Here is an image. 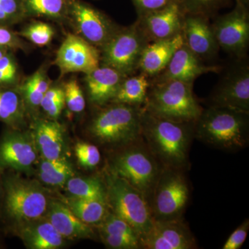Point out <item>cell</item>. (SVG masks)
<instances>
[{"label":"cell","instance_id":"cell-1","mask_svg":"<svg viewBox=\"0 0 249 249\" xmlns=\"http://www.w3.org/2000/svg\"><path fill=\"white\" fill-rule=\"evenodd\" d=\"M142 129L144 142L162 166L186 168L195 138V123L159 117L142 108Z\"/></svg>","mask_w":249,"mask_h":249},{"label":"cell","instance_id":"cell-2","mask_svg":"<svg viewBox=\"0 0 249 249\" xmlns=\"http://www.w3.org/2000/svg\"><path fill=\"white\" fill-rule=\"evenodd\" d=\"M195 138L219 150H242L249 142V112L215 106L203 109L195 123Z\"/></svg>","mask_w":249,"mask_h":249},{"label":"cell","instance_id":"cell-3","mask_svg":"<svg viewBox=\"0 0 249 249\" xmlns=\"http://www.w3.org/2000/svg\"><path fill=\"white\" fill-rule=\"evenodd\" d=\"M193 84L178 80L155 82L149 88L142 108L159 117L196 123L203 109L195 97Z\"/></svg>","mask_w":249,"mask_h":249},{"label":"cell","instance_id":"cell-4","mask_svg":"<svg viewBox=\"0 0 249 249\" xmlns=\"http://www.w3.org/2000/svg\"><path fill=\"white\" fill-rule=\"evenodd\" d=\"M142 106L112 103L91 121L89 132L103 145L124 147L142 137Z\"/></svg>","mask_w":249,"mask_h":249},{"label":"cell","instance_id":"cell-5","mask_svg":"<svg viewBox=\"0 0 249 249\" xmlns=\"http://www.w3.org/2000/svg\"><path fill=\"white\" fill-rule=\"evenodd\" d=\"M111 157L109 171L139 190L149 204L161 170V164L150 151L142 137L124 145Z\"/></svg>","mask_w":249,"mask_h":249},{"label":"cell","instance_id":"cell-6","mask_svg":"<svg viewBox=\"0 0 249 249\" xmlns=\"http://www.w3.org/2000/svg\"><path fill=\"white\" fill-rule=\"evenodd\" d=\"M103 181L108 209L129 224L141 241L150 230L154 222L146 198L127 181L109 171Z\"/></svg>","mask_w":249,"mask_h":249},{"label":"cell","instance_id":"cell-7","mask_svg":"<svg viewBox=\"0 0 249 249\" xmlns=\"http://www.w3.org/2000/svg\"><path fill=\"white\" fill-rule=\"evenodd\" d=\"M2 209L9 220L18 224L29 223L43 217L49 201L38 183L15 176L2 178Z\"/></svg>","mask_w":249,"mask_h":249},{"label":"cell","instance_id":"cell-8","mask_svg":"<svg viewBox=\"0 0 249 249\" xmlns=\"http://www.w3.org/2000/svg\"><path fill=\"white\" fill-rule=\"evenodd\" d=\"M150 42L137 22L120 28L100 50L101 65L132 76L139 70L142 52Z\"/></svg>","mask_w":249,"mask_h":249},{"label":"cell","instance_id":"cell-9","mask_svg":"<svg viewBox=\"0 0 249 249\" xmlns=\"http://www.w3.org/2000/svg\"><path fill=\"white\" fill-rule=\"evenodd\" d=\"M182 170L165 166L160 170L150 201L154 220L183 217L190 189Z\"/></svg>","mask_w":249,"mask_h":249},{"label":"cell","instance_id":"cell-10","mask_svg":"<svg viewBox=\"0 0 249 249\" xmlns=\"http://www.w3.org/2000/svg\"><path fill=\"white\" fill-rule=\"evenodd\" d=\"M66 22L74 34L99 51L120 29L104 13L83 0H67Z\"/></svg>","mask_w":249,"mask_h":249},{"label":"cell","instance_id":"cell-11","mask_svg":"<svg viewBox=\"0 0 249 249\" xmlns=\"http://www.w3.org/2000/svg\"><path fill=\"white\" fill-rule=\"evenodd\" d=\"M248 8L236 3L232 11L218 18L212 24L219 47L237 56L244 55L249 47Z\"/></svg>","mask_w":249,"mask_h":249},{"label":"cell","instance_id":"cell-12","mask_svg":"<svg viewBox=\"0 0 249 249\" xmlns=\"http://www.w3.org/2000/svg\"><path fill=\"white\" fill-rule=\"evenodd\" d=\"M53 64L61 76L70 73H89L101 65L100 51L74 34H67L57 51Z\"/></svg>","mask_w":249,"mask_h":249},{"label":"cell","instance_id":"cell-13","mask_svg":"<svg viewBox=\"0 0 249 249\" xmlns=\"http://www.w3.org/2000/svg\"><path fill=\"white\" fill-rule=\"evenodd\" d=\"M142 249H193L196 241L182 218L171 220H154L151 229L141 240Z\"/></svg>","mask_w":249,"mask_h":249},{"label":"cell","instance_id":"cell-14","mask_svg":"<svg viewBox=\"0 0 249 249\" xmlns=\"http://www.w3.org/2000/svg\"><path fill=\"white\" fill-rule=\"evenodd\" d=\"M211 106L249 112L248 65H238L228 72L211 95Z\"/></svg>","mask_w":249,"mask_h":249},{"label":"cell","instance_id":"cell-15","mask_svg":"<svg viewBox=\"0 0 249 249\" xmlns=\"http://www.w3.org/2000/svg\"><path fill=\"white\" fill-rule=\"evenodd\" d=\"M185 14L178 1H174L163 9L139 15L137 22L151 42L181 33Z\"/></svg>","mask_w":249,"mask_h":249},{"label":"cell","instance_id":"cell-16","mask_svg":"<svg viewBox=\"0 0 249 249\" xmlns=\"http://www.w3.org/2000/svg\"><path fill=\"white\" fill-rule=\"evenodd\" d=\"M181 34L185 45L201 60L217 55L219 47L206 15L185 14Z\"/></svg>","mask_w":249,"mask_h":249},{"label":"cell","instance_id":"cell-17","mask_svg":"<svg viewBox=\"0 0 249 249\" xmlns=\"http://www.w3.org/2000/svg\"><path fill=\"white\" fill-rule=\"evenodd\" d=\"M37 160L34 144L24 134L8 132L0 140V171L28 170Z\"/></svg>","mask_w":249,"mask_h":249},{"label":"cell","instance_id":"cell-18","mask_svg":"<svg viewBox=\"0 0 249 249\" xmlns=\"http://www.w3.org/2000/svg\"><path fill=\"white\" fill-rule=\"evenodd\" d=\"M218 68L204 65L202 60L183 43L176 51L166 67L157 76L155 82L178 80L193 83L198 77L209 72H215Z\"/></svg>","mask_w":249,"mask_h":249},{"label":"cell","instance_id":"cell-19","mask_svg":"<svg viewBox=\"0 0 249 249\" xmlns=\"http://www.w3.org/2000/svg\"><path fill=\"white\" fill-rule=\"evenodd\" d=\"M125 77L114 69L103 65L85 74V85L90 102L97 106L111 103Z\"/></svg>","mask_w":249,"mask_h":249},{"label":"cell","instance_id":"cell-20","mask_svg":"<svg viewBox=\"0 0 249 249\" xmlns=\"http://www.w3.org/2000/svg\"><path fill=\"white\" fill-rule=\"evenodd\" d=\"M183 43L181 33L169 38L150 42L142 52L139 70L147 76H158Z\"/></svg>","mask_w":249,"mask_h":249},{"label":"cell","instance_id":"cell-21","mask_svg":"<svg viewBox=\"0 0 249 249\" xmlns=\"http://www.w3.org/2000/svg\"><path fill=\"white\" fill-rule=\"evenodd\" d=\"M46 213L47 220L64 238H91L94 235L91 226L82 222L64 202L49 201Z\"/></svg>","mask_w":249,"mask_h":249},{"label":"cell","instance_id":"cell-22","mask_svg":"<svg viewBox=\"0 0 249 249\" xmlns=\"http://www.w3.org/2000/svg\"><path fill=\"white\" fill-rule=\"evenodd\" d=\"M34 133L37 148L45 160L61 158L64 147V129L56 120H39L36 123Z\"/></svg>","mask_w":249,"mask_h":249},{"label":"cell","instance_id":"cell-23","mask_svg":"<svg viewBox=\"0 0 249 249\" xmlns=\"http://www.w3.org/2000/svg\"><path fill=\"white\" fill-rule=\"evenodd\" d=\"M20 229L19 235L28 248L31 249H57L64 245L63 237L46 220L33 221Z\"/></svg>","mask_w":249,"mask_h":249},{"label":"cell","instance_id":"cell-24","mask_svg":"<svg viewBox=\"0 0 249 249\" xmlns=\"http://www.w3.org/2000/svg\"><path fill=\"white\" fill-rule=\"evenodd\" d=\"M25 111V103L17 87L0 86V121L16 128L24 122Z\"/></svg>","mask_w":249,"mask_h":249},{"label":"cell","instance_id":"cell-25","mask_svg":"<svg viewBox=\"0 0 249 249\" xmlns=\"http://www.w3.org/2000/svg\"><path fill=\"white\" fill-rule=\"evenodd\" d=\"M52 83L47 73V65H42L16 87L22 95L25 106L36 109L40 107L44 96Z\"/></svg>","mask_w":249,"mask_h":249},{"label":"cell","instance_id":"cell-26","mask_svg":"<svg viewBox=\"0 0 249 249\" xmlns=\"http://www.w3.org/2000/svg\"><path fill=\"white\" fill-rule=\"evenodd\" d=\"M147 78L148 76L142 73L137 76L125 77L111 103L143 106L150 86Z\"/></svg>","mask_w":249,"mask_h":249},{"label":"cell","instance_id":"cell-27","mask_svg":"<svg viewBox=\"0 0 249 249\" xmlns=\"http://www.w3.org/2000/svg\"><path fill=\"white\" fill-rule=\"evenodd\" d=\"M63 202L78 219L90 226H97L109 211L104 199H80L70 196Z\"/></svg>","mask_w":249,"mask_h":249},{"label":"cell","instance_id":"cell-28","mask_svg":"<svg viewBox=\"0 0 249 249\" xmlns=\"http://www.w3.org/2000/svg\"><path fill=\"white\" fill-rule=\"evenodd\" d=\"M27 17L66 22L67 0H24Z\"/></svg>","mask_w":249,"mask_h":249},{"label":"cell","instance_id":"cell-29","mask_svg":"<svg viewBox=\"0 0 249 249\" xmlns=\"http://www.w3.org/2000/svg\"><path fill=\"white\" fill-rule=\"evenodd\" d=\"M39 178L42 182L51 186H62L73 177L71 165L63 157L57 160H45L39 168Z\"/></svg>","mask_w":249,"mask_h":249},{"label":"cell","instance_id":"cell-30","mask_svg":"<svg viewBox=\"0 0 249 249\" xmlns=\"http://www.w3.org/2000/svg\"><path fill=\"white\" fill-rule=\"evenodd\" d=\"M65 185L72 197L106 200V187L101 178L72 177Z\"/></svg>","mask_w":249,"mask_h":249},{"label":"cell","instance_id":"cell-31","mask_svg":"<svg viewBox=\"0 0 249 249\" xmlns=\"http://www.w3.org/2000/svg\"><path fill=\"white\" fill-rule=\"evenodd\" d=\"M55 34V29L50 24L42 21H33L23 28L19 36L34 45L45 47L51 43Z\"/></svg>","mask_w":249,"mask_h":249},{"label":"cell","instance_id":"cell-32","mask_svg":"<svg viewBox=\"0 0 249 249\" xmlns=\"http://www.w3.org/2000/svg\"><path fill=\"white\" fill-rule=\"evenodd\" d=\"M97 227L100 234L132 237L140 240L137 232L129 224L112 213L109 210L107 215L102 222L98 224Z\"/></svg>","mask_w":249,"mask_h":249},{"label":"cell","instance_id":"cell-33","mask_svg":"<svg viewBox=\"0 0 249 249\" xmlns=\"http://www.w3.org/2000/svg\"><path fill=\"white\" fill-rule=\"evenodd\" d=\"M65 92L63 86L51 85L41 102L40 107L49 119L56 120L65 107Z\"/></svg>","mask_w":249,"mask_h":249},{"label":"cell","instance_id":"cell-34","mask_svg":"<svg viewBox=\"0 0 249 249\" xmlns=\"http://www.w3.org/2000/svg\"><path fill=\"white\" fill-rule=\"evenodd\" d=\"M26 18L24 0H0V26L9 27Z\"/></svg>","mask_w":249,"mask_h":249},{"label":"cell","instance_id":"cell-35","mask_svg":"<svg viewBox=\"0 0 249 249\" xmlns=\"http://www.w3.org/2000/svg\"><path fill=\"white\" fill-rule=\"evenodd\" d=\"M65 105L72 112L80 113L84 110L86 102L83 90L76 78H72L63 85Z\"/></svg>","mask_w":249,"mask_h":249},{"label":"cell","instance_id":"cell-36","mask_svg":"<svg viewBox=\"0 0 249 249\" xmlns=\"http://www.w3.org/2000/svg\"><path fill=\"white\" fill-rule=\"evenodd\" d=\"M77 160L82 166L93 168L101 161V153L97 146L88 142H79L75 147Z\"/></svg>","mask_w":249,"mask_h":249},{"label":"cell","instance_id":"cell-37","mask_svg":"<svg viewBox=\"0 0 249 249\" xmlns=\"http://www.w3.org/2000/svg\"><path fill=\"white\" fill-rule=\"evenodd\" d=\"M225 0H178L186 14L207 15L219 7Z\"/></svg>","mask_w":249,"mask_h":249},{"label":"cell","instance_id":"cell-38","mask_svg":"<svg viewBox=\"0 0 249 249\" xmlns=\"http://www.w3.org/2000/svg\"><path fill=\"white\" fill-rule=\"evenodd\" d=\"M27 42L20 36L7 27L0 26V47L9 50L27 51L29 49Z\"/></svg>","mask_w":249,"mask_h":249},{"label":"cell","instance_id":"cell-39","mask_svg":"<svg viewBox=\"0 0 249 249\" xmlns=\"http://www.w3.org/2000/svg\"><path fill=\"white\" fill-rule=\"evenodd\" d=\"M103 243L108 248L114 249H142L140 240L132 237L100 234Z\"/></svg>","mask_w":249,"mask_h":249},{"label":"cell","instance_id":"cell-40","mask_svg":"<svg viewBox=\"0 0 249 249\" xmlns=\"http://www.w3.org/2000/svg\"><path fill=\"white\" fill-rule=\"evenodd\" d=\"M249 230V219H246L226 241L223 249H239L245 243Z\"/></svg>","mask_w":249,"mask_h":249},{"label":"cell","instance_id":"cell-41","mask_svg":"<svg viewBox=\"0 0 249 249\" xmlns=\"http://www.w3.org/2000/svg\"><path fill=\"white\" fill-rule=\"evenodd\" d=\"M139 15L163 9L178 0H132Z\"/></svg>","mask_w":249,"mask_h":249},{"label":"cell","instance_id":"cell-42","mask_svg":"<svg viewBox=\"0 0 249 249\" xmlns=\"http://www.w3.org/2000/svg\"><path fill=\"white\" fill-rule=\"evenodd\" d=\"M18 71L0 70V86L11 88L18 85Z\"/></svg>","mask_w":249,"mask_h":249},{"label":"cell","instance_id":"cell-43","mask_svg":"<svg viewBox=\"0 0 249 249\" xmlns=\"http://www.w3.org/2000/svg\"><path fill=\"white\" fill-rule=\"evenodd\" d=\"M13 51H9L0 59V70L2 71H18V67Z\"/></svg>","mask_w":249,"mask_h":249},{"label":"cell","instance_id":"cell-44","mask_svg":"<svg viewBox=\"0 0 249 249\" xmlns=\"http://www.w3.org/2000/svg\"><path fill=\"white\" fill-rule=\"evenodd\" d=\"M3 197H4V188H3L2 179H0V209L2 206Z\"/></svg>","mask_w":249,"mask_h":249},{"label":"cell","instance_id":"cell-45","mask_svg":"<svg viewBox=\"0 0 249 249\" xmlns=\"http://www.w3.org/2000/svg\"><path fill=\"white\" fill-rule=\"evenodd\" d=\"M9 50V49H8L7 48H4V47H0V59L2 58L3 56L7 53Z\"/></svg>","mask_w":249,"mask_h":249},{"label":"cell","instance_id":"cell-46","mask_svg":"<svg viewBox=\"0 0 249 249\" xmlns=\"http://www.w3.org/2000/svg\"><path fill=\"white\" fill-rule=\"evenodd\" d=\"M236 3L244 5V6L249 7V0H235Z\"/></svg>","mask_w":249,"mask_h":249}]
</instances>
